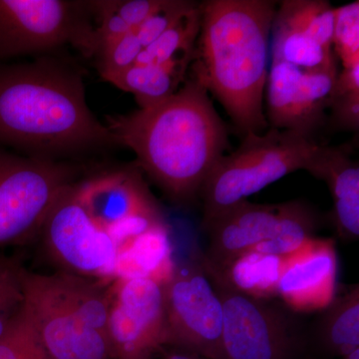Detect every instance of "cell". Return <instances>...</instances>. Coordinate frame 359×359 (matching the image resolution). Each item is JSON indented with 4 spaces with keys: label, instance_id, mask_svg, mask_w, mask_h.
Here are the masks:
<instances>
[{
    "label": "cell",
    "instance_id": "obj_1",
    "mask_svg": "<svg viewBox=\"0 0 359 359\" xmlns=\"http://www.w3.org/2000/svg\"><path fill=\"white\" fill-rule=\"evenodd\" d=\"M0 146L76 163L118 147L87 105L83 69L61 54L0 63Z\"/></svg>",
    "mask_w": 359,
    "mask_h": 359
},
{
    "label": "cell",
    "instance_id": "obj_2",
    "mask_svg": "<svg viewBox=\"0 0 359 359\" xmlns=\"http://www.w3.org/2000/svg\"><path fill=\"white\" fill-rule=\"evenodd\" d=\"M118 147L178 205L193 202L229 147L228 130L204 85L191 78L164 102L126 115L107 116Z\"/></svg>",
    "mask_w": 359,
    "mask_h": 359
},
{
    "label": "cell",
    "instance_id": "obj_3",
    "mask_svg": "<svg viewBox=\"0 0 359 359\" xmlns=\"http://www.w3.org/2000/svg\"><path fill=\"white\" fill-rule=\"evenodd\" d=\"M273 0H208L202 4L194 76L216 96L243 135L268 128L264 95Z\"/></svg>",
    "mask_w": 359,
    "mask_h": 359
},
{
    "label": "cell",
    "instance_id": "obj_4",
    "mask_svg": "<svg viewBox=\"0 0 359 359\" xmlns=\"http://www.w3.org/2000/svg\"><path fill=\"white\" fill-rule=\"evenodd\" d=\"M23 287V311L53 359H112L107 283L26 269Z\"/></svg>",
    "mask_w": 359,
    "mask_h": 359
},
{
    "label": "cell",
    "instance_id": "obj_5",
    "mask_svg": "<svg viewBox=\"0 0 359 359\" xmlns=\"http://www.w3.org/2000/svg\"><path fill=\"white\" fill-rule=\"evenodd\" d=\"M323 146L287 130L245 135L240 147L224 155L201 189L203 228L271 184L299 170L311 172Z\"/></svg>",
    "mask_w": 359,
    "mask_h": 359
},
{
    "label": "cell",
    "instance_id": "obj_6",
    "mask_svg": "<svg viewBox=\"0 0 359 359\" xmlns=\"http://www.w3.org/2000/svg\"><path fill=\"white\" fill-rule=\"evenodd\" d=\"M95 29L93 1L0 0V63L60 55L67 46L93 58Z\"/></svg>",
    "mask_w": 359,
    "mask_h": 359
},
{
    "label": "cell",
    "instance_id": "obj_7",
    "mask_svg": "<svg viewBox=\"0 0 359 359\" xmlns=\"http://www.w3.org/2000/svg\"><path fill=\"white\" fill-rule=\"evenodd\" d=\"M91 168L28 157L0 146V255L37 238L59 195Z\"/></svg>",
    "mask_w": 359,
    "mask_h": 359
},
{
    "label": "cell",
    "instance_id": "obj_8",
    "mask_svg": "<svg viewBox=\"0 0 359 359\" xmlns=\"http://www.w3.org/2000/svg\"><path fill=\"white\" fill-rule=\"evenodd\" d=\"M73 183L52 205L37 238L57 271L109 285L121 278L119 250L78 199Z\"/></svg>",
    "mask_w": 359,
    "mask_h": 359
},
{
    "label": "cell",
    "instance_id": "obj_9",
    "mask_svg": "<svg viewBox=\"0 0 359 359\" xmlns=\"http://www.w3.org/2000/svg\"><path fill=\"white\" fill-rule=\"evenodd\" d=\"M163 287L164 346L179 347L208 359H224L223 304L201 262L172 269Z\"/></svg>",
    "mask_w": 359,
    "mask_h": 359
},
{
    "label": "cell",
    "instance_id": "obj_10",
    "mask_svg": "<svg viewBox=\"0 0 359 359\" xmlns=\"http://www.w3.org/2000/svg\"><path fill=\"white\" fill-rule=\"evenodd\" d=\"M163 283L150 276H129L110 283L108 337L112 359H154L164 346Z\"/></svg>",
    "mask_w": 359,
    "mask_h": 359
},
{
    "label": "cell",
    "instance_id": "obj_11",
    "mask_svg": "<svg viewBox=\"0 0 359 359\" xmlns=\"http://www.w3.org/2000/svg\"><path fill=\"white\" fill-rule=\"evenodd\" d=\"M215 289L223 304L224 359L295 358L299 337L283 311L268 301Z\"/></svg>",
    "mask_w": 359,
    "mask_h": 359
},
{
    "label": "cell",
    "instance_id": "obj_12",
    "mask_svg": "<svg viewBox=\"0 0 359 359\" xmlns=\"http://www.w3.org/2000/svg\"><path fill=\"white\" fill-rule=\"evenodd\" d=\"M337 74V68L302 70L282 61H271L266 85L269 128L313 139L332 103Z\"/></svg>",
    "mask_w": 359,
    "mask_h": 359
},
{
    "label": "cell",
    "instance_id": "obj_13",
    "mask_svg": "<svg viewBox=\"0 0 359 359\" xmlns=\"http://www.w3.org/2000/svg\"><path fill=\"white\" fill-rule=\"evenodd\" d=\"M337 266L334 238H311L287 256L278 297L299 313L327 309L335 297Z\"/></svg>",
    "mask_w": 359,
    "mask_h": 359
},
{
    "label": "cell",
    "instance_id": "obj_14",
    "mask_svg": "<svg viewBox=\"0 0 359 359\" xmlns=\"http://www.w3.org/2000/svg\"><path fill=\"white\" fill-rule=\"evenodd\" d=\"M289 208L282 204H254L244 201L205 229L209 245L201 264L204 268L219 266L254 249L278 233Z\"/></svg>",
    "mask_w": 359,
    "mask_h": 359
},
{
    "label": "cell",
    "instance_id": "obj_15",
    "mask_svg": "<svg viewBox=\"0 0 359 359\" xmlns=\"http://www.w3.org/2000/svg\"><path fill=\"white\" fill-rule=\"evenodd\" d=\"M309 174L327 183L334 202L332 221L339 238L359 237V166L348 146H323Z\"/></svg>",
    "mask_w": 359,
    "mask_h": 359
},
{
    "label": "cell",
    "instance_id": "obj_16",
    "mask_svg": "<svg viewBox=\"0 0 359 359\" xmlns=\"http://www.w3.org/2000/svg\"><path fill=\"white\" fill-rule=\"evenodd\" d=\"M287 257L248 250L219 266H202L215 287L269 301L278 297Z\"/></svg>",
    "mask_w": 359,
    "mask_h": 359
},
{
    "label": "cell",
    "instance_id": "obj_17",
    "mask_svg": "<svg viewBox=\"0 0 359 359\" xmlns=\"http://www.w3.org/2000/svg\"><path fill=\"white\" fill-rule=\"evenodd\" d=\"M188 63L170 62L164 65H133L110 80V83L133 94L140 109L164 102L179 90Z\"/></svg>",
    "mask_w": 359,
    "mask_h": 359
},
{
    "label": "cell",
    "instance_id": "obj_18",
    "mask_svg": "<svg viewBox=\"0 0 359 359\" xmlns=\"http://www.w3.org/2000/svg\"><path fill=\"white\" fill-rule=\"evenodd\" d=\"M318 337L330 355L342 356L359 348V285H353L325 309Z\"/></svg>",
    "mask_w": 359,
    "mask_h": 359
},
{
    "label": "cell",
    "instance_id": "obj_19",
    "mask_svg": "<svg viewBox=\"0 0 359 359\" xmlns=\"http://www.w3.org/2000/svg\"><path fill=\"white\" fill-rule=\"evenodd\" d=\"M165 2L166 0L93 1L96 20L94 57L104 47L134 32L160 11Z\"/></svg>",
    "mask_w": 359,
    "mask_h": 359
},
{
    "label": "cell",
    "instance_id": "obj_20",
    "mask_svg": "<svg viewBox=\"0 0 359 359\" xmlns=\"http://www.w3.org/2000/svg\"><path fill=\"white\" fill-rule=\"evenodd\" d=\"M271 61H282L302 70L337 68L334 49L327 48L308 35L273 20L271 33Z\"/></svg>",
    "mask_w": 359,
    "mask_h": 359
},
{
    "label": "cell",
    "instance_id": "obj_21",
    "mask_svg": "<svg viewBox=\"0 0 359 359\" xmlns=\"http://www.w3.org/2000/svg\"><path fill=\"white\" fill-rule=\"evenodd\" d=\"M202 20V4L146 47L134 65H164L170 62L190 63L195 54Z\"/></svg>",
    "mask_w": 359,
    "mask_h": 359
},
{
    "label": "cell",
    "instance_id": "obj_22",
    "mask_svg": "<svg viewBox=\"0 0 359 359\" xmlns=\"http://www.w3.org/2000/svg\"><path fill=\"white\" fill-rule=\"evenodd\" d=\"M334 9L325 0H285L278 4L273 20L332 49Z\"/></svg>",
    "mask_w": 359,
    "mask_h": 359
},
{
    "label": "cell",
    "instance_id": "obj_23",
    "mask_svg": "<svg viewBox=\"0 0 359 359\" xmlns=\"http://www.w3.org/2000/svg\"><path fill=\"white\" fill-rule=\"evenodd\" d=\"M316 215L308 205L299 201H290L276 235L250 250L276 256H289L316 237Z\"/></svg>",
    "mask_w": 359,
    "mask_h": 359
},
{
    "label": "cell",
    "instance_id": "obj_24",
    "mask_svg": "<svg viewBox=\"0 0 359 359\" xmlns=\"http://www.w3.org/2000/svg\"><path fill=\"white\" fill-rule=\"evenodd\" d=\"M25 271L18 255H0V339L22 311Z\"/></svg>",
    "mask_w": 359,
    "mask_h": 359
},
{
    "label": "cell",
    "instance_id": "obj_25",
    "mask_svg": "<svg viewBox=\"0 0 359 359\" xmlns=\"http://www.w3.org/2000/svg\"><path fill=\"white\" fill-rule=\"evenodd\" d=\"M330 109L337 129L358 131L359 63L346 66L337 74Z\"/></svg>",
    "mask_w": 359,
    "mask_h": 359
},
{
    "label": "cell",
    "instance_id": "obj_26",
    "mask_svg": "<svg viewBox=\"0 0 359 359\" xmlns=\"http://www.w3.org/2000/svg\"><path fill=\"white\" fill-rule=\"evenodd\" d=\"M0 359H53L21 311L0 339Z\"/></svg>",
    "mask_w": 359,
    "mask_h": 359
},
{
    "label": "cell",
    "instance_id": "obj_27",
    "mask_svg": "<svg viewBox=\"0 0 359 359\" xmlns=\"http://www.w3.org/2000/svg\"><path fill=\"white\" fill-rule=\"evenodd\" d=\"M332 48L342 66L359 63V2L344 4L334 9Z\"/></svg>",
    "mask_w": 359,
    "mask_h": 359
},
{
    "label": "cell",
    "instance_id": "obj_28",
    "mask_svg": "<svg viewBox=\"0 0 359 359\" xmlns=\"http://www.w3.org/2000/svg\"><path fill=\"white\" fill-rule=\"evenodd\" d=\"M198 4L197 2L188 0H166L160 11L134 30L143 50L184 16L191 13Z\"/></svg>",
    "mask_w": 359,
    "mask_h": 359
},
{
    "label": "cell",
    "instance_id": "obj_29",
    "mask_svg": "<svg viewBox=\"0 0 359 359\" xmlns=\"http://www.w3.org/2000/svg\"><path fill=\"white\" fill-rule=\"evenodd\" d=\"M156 355L159 356L161 359H208L203 358L199 354L170 346H160Z\"/></svg>",
    "mask_w": 359,
    "mask_h": 359
},
{
    "label": "cell",
    "instance_id": "obj_30",
    "mask_svg": "<svg viewBox=\"0 0 359 359\" xmlns=\"http://www.w3.org/2000/svg\"><path fill=\"white\" fill-rule=\"evenodd\" d=\"M342 359H359V348L342 356Z\"/></svg>",
    "mask_w": 359,
    "mask_h": 359
}]
</instances>
